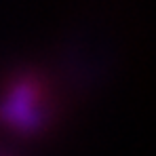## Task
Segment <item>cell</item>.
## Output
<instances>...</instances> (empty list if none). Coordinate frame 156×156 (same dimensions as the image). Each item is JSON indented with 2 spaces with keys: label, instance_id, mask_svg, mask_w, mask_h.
I'll return each instance as SVG.
<instances>
[{
  "label": "cell",
  "instance_id": "obj_1",
  "mask_svg": "<svg viewBox=\"0 0 156 156\" xmlns=\"http://www.w3.org/2000/svg\"><path fill=\"white\" fill-rule=\"evenodd\" d=\"M0 118L4 125L21 133L38 131L44 122V99L40 84L32 78L13 82L0 104Z\"/></svg>",
  "mask_w": 156,
  "mask_h": 156
}]
</instances>
